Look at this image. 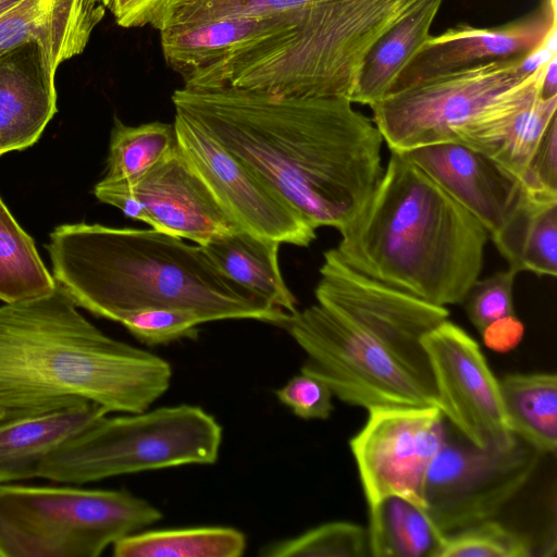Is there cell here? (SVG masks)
<instances>
[{"label": "cell", "instance_id": "obj_17", "mask_svg": "<svg viewBox=\"0 0 557 557\" xmlns=\"http://www.w3.org/2000/svg\"><path fill=\"white\" fill-rule=\"evenodd\" d=\"M121 183L147 209L157 231L203 246L242 230L176 146L133 183Z\"/></svg>", "mask_w": 557, "mask_h": 557}, {"label": "cell", "instance_id": "obj_9", "mask_svg": "<svg viewBox=\"0 0 557 557\" xmlns=\"http://www.w3.org/2000/svg\"><path fill=\"white\" fill-rule=\"evenodd\" d=\"M531 58L486 62L419 82L371 104L372 121L389 150L455 141L457 129L531 74L536 66Z\"/></svg>", "mask_w": 557, "mask_h": 557}, {"label": "cell", "instance_id": "obj_8", "mask_svg": "<svg viewBox=\"0 0 557 557\" xmlns=\"http://www.w3.org/2000/svg\"><path fill=\"white\" fill-rule=\"evenodd\" d=\"M304 350L300 369L324 382L341 401L369 410L380 406H436L431 389L373 337L320 304L283 326Z\"/></svg>", "mask_w": 557, "mask_h": 557}, {"label": "cell", "instance_id": "obj_19", "mask_svg": "<svg viewBox=\"0 0 557 557\" xmlns=\"http://www.w3.org/2000/svg\"><path fill=\"white\" fill-rule=\"evenodd\" d=\"M58 66L30 40L0 53V156L34 145L57 112Z\"/></svg>", "mask_w": 557, "mask_h": 557}, {"label": "cell", "instance_id": "obj_26", "mask_svg": "<svg viewBox=\"0 0 557 557\" xmlns=\"http://www.w3.org/2000/svg\"><path fill=\"white\" fill-rule=\"evenodd\" d=\"M512 433L542 455L557 450V376L549 372L507 373L498 379Z\"/></svg>", "mask_w": 557, "mask_h": 557}, {"label": "cell", "instance_id": "obj_28", "mask_svg": "<svg viewBox=\"0 0 557 557\" xmlns=\"http://www.w3.org/2000/svg\"><path fill=\"white\" fill-rule=\"evenodd\" d=\"M369 510L368 552L373 557H432L440 536L419 507L388 496Z\"/></svg>", "mask_w": 557, "mask_h": 557}, {"label": "cell", "instance_id": "obj_18", "mask_svg": "<svg viewBox=\"0 0 557 557\" xmlns=\"http://www.w3.org/2000/svg\"><path fill=\"white\" fill-rule=\"evenodd\" d=\"M481 115L455 132L462 143L496 161L520 181L545 131L556 117L557 97L542 99L546 62Z\"/></svg>", "mask_w": 557, "mask_h": 557}, {"label": "cell", "instance_id": "obj_2", "mask_svg": "<svg viewBox=\"0 0 557 557\" xmlns=\"http://www.w3.org/2000/svg\"><path fill=\"white\" fill-rule=\"evenodd\" d=\"M77 308L58 285L0 306L3 419L86 401L109 413H135L166 393L169 361L106 335Z\"/></svg>", "mask_w": 557, "mask_h": 557}, {"label": "cell", "instance_id": "obj_35", "mask_svg": "<svg viewBox=\"0 0 557 557\" xmlns=\"http://www.w3.org/2000/svg\"><path fill=\"white\" fill-rule=\"evenodd\" d=\"M517 274L508 268L478 280L469 289L462 304L469 321L480 333L491 322L515 314L513 285Z\"/></svg>", "mask_w": 557, "mask_h": 557}, {"label": "cell", "instance_id": "obj_42", "mask_svg": "<svg viewBox=\"0 0 557 557\" xmlns=\"http://www.w3.org/2000/svg\"><path fill=\"white\" fill-rule=\"evenodd\" d=\"M3 419L2 416L0 414V420Z\"/></svg>", "mask_w": 557, "mask_h": 557}, {"label": "cell", "instance_id": "obj_15", "mask_svg": "<svg viewBox=\"0 0 557 557\" xmlns=\"http://www.w3.org/2000/svg\"><path fill=\"white\" fill-rule=\"evenodd\" d=\"M556 40V5L544 0L534 12L491 28L460 24L430 36L388 92L478 64L531 58ZM387 96V95H386Z\"/></svg>", "mask_w": 557, "mask_h": 557}, {"label": "cell", "instance_id": "obj_7", "mask_svg": "<svg viewBox=\"0 0 557 557\" xmlns=\"http://www.w3.org/2000/svg\"><path fill=\"white\" fill-rule=\"evenodd\" d=\"M127 490L0 485V557H98L162 519Z\"/></svg>", "mask_w": 557, "mask_h": 557}, {"label": "cell", "instance_id": "obj_21", "mask_svg": "<svg viewBox=\"0 0 557 557\" xmlns=\"http://www.w3.org/2000/svg\"><path fill=\"white\" fill-rule=\"evenodd\" d=\"M109 414L95 403L0 420V485L37 478L40 463L69 440Z\"/></svg>", "mask_w": 557, "mask_h": 557}, {"label": "cell", "instance_id": "obj_1", "mask_svg": "<svg viewBox=\"0 0 557 557\" xmlns=\"http://www.w3.org/2000/svg\"><path fill=\"white\" fill-rule=\"evenodd\" d=\"M172 102L315 228L345 226L383 175V136L348 98L181 88Z\"/></svg>", "mask_w": 557, "mask_h": 557}, {"label": "cell", "instance_id": "obj_41", "mask_svg": "<svg viewBox=\"0 0 557 557\" xmlns=\"http://www.w3.org/2000/svg\"><path fill=\"white\" fill-rule=\"evenodd\" d=\"M22 0H0V16L15 7Z\"/></svg>", "mask_w": 557, "mask_h": 557}, {"label": "cell", "instance_id": "obj_30", "mask_svg": "<svg viewBox=\"0 0 557 557\" xmlns=\"http://www.w3.org/2000/svg\"><path fill=\"white\" fill-rule=\"evenodd\" d=\"M175 146L173 124L156 121L131 126L115 117L107 173L102 180L133 183L157 165Z\"/></svg>", "mask_w": 557, "mask_h": 557}, {"label": "cell", "instance_id": "obj_36", "mask_svg": "<svg viewBox=\"0 0 557 557\" xmlns=\"http://www.w3.org/2000/svg\"><path fill=\"white\" fill-rule=\"evenodd\" d=\"M275 396L295 416L305 420H326L334 410V395L330 387L301 371L276 389Z\"/></svg>", "mask_w": 557, "mask_h": 557}, {"label": "cell", "instance_id": "obj_16", "mask_svg": "<svg viewBox=\"0 0 557 557\" xmlns=\"http://www.w3.org/2000/svg\"><path fill=\"white\" fill-rule=\"evenodd\" d=\"M404 152L467 209L491 238L508 224L527 195L516 175L462 143H440Z\"/></svg>", "mask_w": 557, "mask_h": 557}, {"label": "cell", "instance_id": "obj_29", "mask_svg": "<svg viewBox=\"0 0 557 557\" xmlns=\"http://www.w3.org/2000/svg\"><path fill=\"white\" fill-rule=\"evenodd\" d=\"M55 285L33 238L0 198V300L9 304L38 297Z\"/></svg>", "mask_w": 557, "mask_h": 557}, {"label": "cell", "instance_id": "obj_23", "mask_svg": "<svg viewBox=\"0 0 557 557\" xmlns=\"http://www.w3.org/2000/svg\"><path fill=\"white\" fill-rule=\"evenodd\" d=\"M280 244L237 230L213 237L201 247L225 278L250 295L293 314L298 311L297 299L280 269Z\"/></svg>", "mask_w": 557, "mask_h": 557}, {"label": "cell", "instance_id": "obj_12", "mask_svg": "<svg viewBox=\"0 0 557 557\" xmlns=\"http://www.w3.org/2000/svg\"><path fill=\"white\" fill-rule=\"evenodd\" d=\"M349 440L368 507L403 497L424 511L422 486L447 423L436 406H380Z\"/></svg>", "mask_w": 557, "mask_h": 557}, {"label": "cell", "instance_id": "obj_14", "mask_svg": "<svg viewBox=\"0 0 557 557\" xmlns=\"http://www.w3.org/2000/svg\"><path fill=\"white\" fill-rule=\"evenodd\" d=\"M176 144L184 158L242 230L299 247L315 238V227L199 124L175 111Z\"/></svg>", "mask_w": 557, "mask_h": 557}, {"label": "cell", "instance_id": "obj_38", "mask_svg": "<svg viewBox=\"0 0 557 557\" xmlns=\"http://www.w3.org/2000/svg\"><path fill=\"white\" fill-rule=\"evenodd\" d=\"M174 0H103L116 23L125 28L151 25L160 30Z\"/></svg>", "mask_w": 557, "mask_h": 557}, {"label": "cell", "instance_id": "obj_10", "mask_svg": "<svg viewBox=\"0 0 557 557\" xmlns=\"http://www.w3.org/2000/svg\"><path fill=\"white\" fill-rule=\"evenodd\" d=\"M455 435L447 428L422 486L424 513L440 536L495 519L528 485L543 456L520 438L509 447L482 448Z\"/></svg>", "mask_w": 557, "mask_h": 557}, {"label": "cell", "instance_id": "obj_32", "mask_svg": "<svg viewBox=\"0 0 557 557\" xmlns=\"http://www.w3.org/2000/svg\"><path fill=\"white\" fill-rule=\"evenodd\" d=\"M367 529L351 521L322 523L304 533L262 546L261 557H363Z\"/></svg>", "mask_w": 557, "mask_h": 557}, {"label": "cell", "instance_id": "obj_13", "mask_svg": "<svg viewBox=\"0 0 557 557\" xmlns=\"http://www.w3.org/2000/svg\"><path fill=\"white\" fill-rule=\"evenodd\" d=\"M422 344L446 422L478 447L511 446L518 437L508 424L498 379L476 341L447 319Z\"/></svg>", "mask_w": 557, "mask_h": 557}, {"label": "cell", "instance_id": "obj_4", "mask_svg": "<svg viewBox=\"0 0 557 557\" xmlns=\"http://www.w3.org/2000/svg\"><path fill=\"white\" fill-rule=\"evenodd\" d=\"M389 151L334 250L352 270L425 301L462 304L482 271L488 233L406 152Z\"/></svg>", "mask_w": 557, "mask_h": 557}, {"label": "cell", "instance_id": "obj_3", "mask_svg": "<svg viewBox=\"0 0 557 557\" xmlns=\"http://www.w3.org/2000/svg\"><path fill=\"white\" fill-rule=\"evenodd\" d=\"M52 276L76 304L120 322L149 308H178L205 323L256 320L283 326L290 313L225 278L199 245L154 228L63 224L47 246Z\"/></svg>", "mask_w": 557, "mask_h": 557}, {"label": "cell", "instance_id": "obj_6", "mask_svg": "<svg viewBox=\"0 0 557 557\" xmlns=\"http://www.w3.org/2000/svg\"><path fill=\"white\" fill-rule=\"evenodd\" d=\"M222 440L219 421L195 405L107 414L51 453L40 463L37 478L86 484L123 474L213 465Z\"/></svg>", "mask_w": 557, "mask_h": 557}, {"label": "cell", "instance_id": "obj_34", "mask_svg": "<svg viewBox=\"0 0 557 557\" xmlns=\"http://www.w3.org/2000/svg\"><path fill=\"white\" fill-rule=\"evenodd\" d=\"M121 323L134 337L148 346L165 345L183 338L195 339L202 318L190 310L149 308L124 317Z\"/></svg>", "mask_w": 557, "mask_h": 557}, {"label": "cell", "instance_id": "obj_25", "mask_svg": "<svg viewBox=\"0 0 557 557\" xmlns=\"http://www.w3.org/2000/svg\"><path fill=\"white\" fill-rule=\"evenodd\" d=\"M492 240L508 268L539 276L557 274V195H527L508 224Z\"/></svg>", "mask_w": 557, "mask_h": 557}, {"label": "cell", "instance_id": "obj_39", "mask_svg": "<svg viewBox=\"0 0 557 557\" xmlns=\"http://www.w3.org/2000/svg\"><path fill=\"white\" fill-rule=\"evenodd\" d=\"M525 327L516 314L502 317L490 324L482 331V339L488 349L505 354L513 350L519 346L524 336Z\"/></svg>", "mask_w": 557, "mask_h": 557}, {"label": "cell", "instance_id": "obj_11", "mask_svg": "<svg viewBox=\"0 0 557 557\" xmlns=\"http://www.w3.org/2000/svg\"><path fill=\"white\" fill-rule=\"evenodd\" d=\"M319 271L318 304L373 337L436 392L422 339L448 319V309L352 270L334 248L324 252Z\"/></svg>", "mask_w": 557, "mask_h": 557}, {"label": "cell", "instance_id": "obj_37", "mask_svg": "<svg viewBox=\"0 0 557 557\" xmlns=\"http://www.w3.org/2000/svg\"><path fill=\"white\" fill-rule=\"evenodd\" d=\"M531 193L557 195V117H554L521 178Z\"/></svg>", "mask_w": 557, "mask_h": 557}, {"label": "cell", "instance_id": "obj_24", "mask_svg": "<svg viewBox=\"0 0 557 557\" xmlns=\"http://www.w3.org/2000/svg\"><path fill=\"white\" fill-rule=\"evenodd\" d=\"M442 0H418L364 55L350 101L371 106L384 98L401 71L429 39Z\"/></svg>", "mask_w": 557, "mask_h": 557}, {"label": "cell", "instance_id": "obj_22", "mask_svg": "<svg viewBox=\"0 0 557 557\" xmlns=\"http://www.w3.org/2000/svg\"><path fill=\"white\" fill-rule=\"evenodd\" d=\"M296 24L295 17L288 14L212 20L161 30V48L166 64L183 77L245 44L273 35H288Z\"/></svg>", "mask_w": 557, "mask_h": 557}, {"label": "cell", "instance_id": "obj_5", "mask_svg": "<svg viewBox=\"0 0 557 557\" xmlns=\"http://www.w3.org/2000/svg\"><path fill=\"white\" fill-rule=\"evenodd\" d=\"M417 1H337L302 20L284 38L253 40L186 74L183 88H242L285 98L350 100L369 49Z\"/></svg>", "mask_w": 557, "mask_h": 557}, {"label": "cell", "instance_id": "obj_40", "mask_svg": "<svg viewBox=\"0 0 557 557\" xmlns=\"http://www.w3.org/2000/svg\"><path fill=\"white\" fill-rule=\"evenodd\" d=\"M540 97L550 99L557 97V57L553 53L546 62L542 83L540 87Z\"/></svg>", "mask_w": 557, "mask_h": 557}, {"label": "cell", "instance_id": "obj_31", "mask_svg": "<svg viewBox=\"0 0 557 557\" xmlns=\"http://www.w3.org/2000/svg\"><path fill=\"white\" fill-rule=\"evenodd\" d=\"M336 0H174L165 15V30L228 17L288 14L301 20L312 10Z\"/></svg>", "mask_w": 557, "mask_h": 557}, {"label": "cell", "instance_id": "obj_33", "mask_svg": "<svg viewBox=\"0 0 557 557\" xmlns=\"http://www.w3.org/2000/svg\"><path fill=\"white\" fill-rule=\"evenodd\" d=\"M532 541L495 519L442 536L432 557H530Z\"/></svg>", "mask_w": 557, "mask_h": 557}, {"label": "cell", "instance_id": "obj_27", "mask_svg": "<svg viewBox=\"0 0 557 557\" xmlns=\"http://www.w3.org/2000/svg\"><path fill=\"white\" fill-rule=\"evenodd\" d=\"M246 535L231 527L141 530L112 545L115 557H239Z\"/></svg>", "mask_w": 557, "mask_h": 557}, {"label": "cell", "instance_id": "obj_20", "mask_svg": "<svg viewBox=\"0 0 557 557\" xmlns=\"http://www.w3.org/2000/svg\"><path fill=\"white\" fill-rule=\"evenodd\" d=\"M106 9L103 0H22L0 16V53L34 40L59 66L84 51Z\"/></svg>", "mask_w": 557, "mask_h": 557}]
</instances>
